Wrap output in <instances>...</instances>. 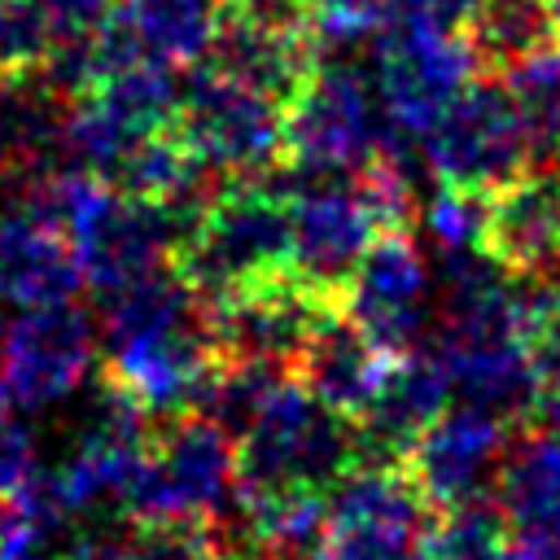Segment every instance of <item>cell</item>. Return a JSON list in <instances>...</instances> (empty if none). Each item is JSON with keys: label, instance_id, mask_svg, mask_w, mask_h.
Listing matches in <instances>:
<instances>
[{"label": "cell", "instance_id": "9c48e42d", "mask_svg": "<svg viewBox=\"0 0 560 560\" xmlns=\"http://www.w3.org/2000/svg\"><path fill=\"white\" fill-rule=\"evenodd\" d=\"M175 70L149 57H114L101 74L70 96V158L101 179H114L122 162L153 136L175 127L179 109Z\"/></svg>", "mask_w": 560, "mask_h": 560}, {"label": "cell", "instance_id": "5bb4252c", "mask_svg": "<svg viewBox=\"0 0 560 560\" xmlns=\"http://www.w3.org/2000/svg\"><path fill=\"white\" fill-rule=\"evenodd\" d=\"M429 298H433V276H429V262H424L411 228H389L363 254V262L346 280L337 306L385 354H407V350H420L429 311H438Z\"/></svg>", "mask_w": 560, "mask_h": 560}, {"label": "cell", "instance_id": "1f68e13d", "mask_svg": "<svg viewBox=\"0 0 560 560\" xmlns=\"http://www.w3.org/2000/svg\"><path fill=\"white\" fill-rule=\"evenodd\" d=\"M18 411V398L0 381V499L18 494L35 477V438Z\"/></svg>", "mask_w": 560, "mask_h": 560}, {"label": "cell", "instance_id": "484cf974", "mask_svg": "<svg viewBox=\"0 0 560 560\" xmlns=\"http://www.w3.org/2000/svg\"><path fill=\"white\" fill-rule=\"evenodd\" d=\"M512 525L494 494L438 508L420 534L416 560H503Z\"/></svg>", "mask_w": 560, "mask_h": 560}, {"label": "cell", "instance_id": "4dcf8cb0", "mask_svg": "<svg viewBox=\"0 0 560 560\" xmlns=\"http://www.w3.org/2000/svg\"><path fill=\"white\" fill-rule=\"evenodd\" d=\"M136 560H223L214 521H158L131 525Z\"/></svg>", "mask_w": 560, "mask_h": 560}, {"label": "cell", "instance_id": "3957f363", "mask_svg": "<svg viewBox=\"0 0 560 560\" xmlns=\"http://www.w3.org/2000/svg\"><path fill=\"white\" fill-rule=\"evenodd\" d=\"M35 184L66 241L74 245L88 284L101 289V298L149 271L171 267L197 223L192 214L136 197L83 166H61Z\"/></svg>", "mask_w": 560, "mask_h": 560}, {"label": "cell", "instance_id": "ac0fdd59", "mask_svg": "<svg viewBox=\"0 0 560 560\" xmlns=\"http://www.w3.org/2000/svg\"><path fill=\"white\" fill-rule=\"evenodd\" d=\"M206 306H210V328L223 359H249V363H271L293 372L315 324L337 302L306 289L289 271L280 280H267L258 289H245L236 298L206 302Z\"/></svg>", "mask_w": 560, "mask_h": 560}, {"label": "cell", "instance_id": "7a4b0ae2", "mask_svg": "<svg viewBox=\"0 0 560 560\" xmlns=\"http://www.w3.org/2000/svg\"><path fill=\"white\" fill-rule=\"evenodd\" d=\"M416 197L402 158H381L363 171H293L289 166V219L293 262L289 271L324 293L341 298L346 280L389 228H411Z\"/></svg>", "mask_w": 560, "mask_h": 560}, {"label": "cell", "instance_id": "8fae6325", "mask_svg": "<svg viewBox=\"0 0 560 560\" xmlns=\"http://www.w3.org/2000/svg\"><path fill=\"white\" fill-rule=\"evenodd\" d=\"M438 184L494 192L534 166L529 136L508 83L477 74L420 140Z\"/></svg>", "mask_w": 560, "mask_h": 560}, {"label": "cell", "instance_id": "e0dca14e", "mask_svg": "<svg viewBox=\"0 0 560 560\" xmlns=\"http://www.w3.org/2000/svg\"><path fill=\"white\" fill-rule=\"evenodd\" d=\"M149 446H153L149 420L105 389V411L79 433V446L70 455H61L52 468L35 472V486L44 490V499L52 503V512L61 521L83 516V512L101 508L105 499L122 503Z\"/></svg>", "mask_w": 560, "mask_h": 560}, {"label": "cell", "instance_id": "74e56055", "mask_svg": "<svg viewBox=\"0 0 560 560\" xmlns=\"http://www.w3.org/2000/svg\"><path fill=\"white\" fill-rule=\"evenodd\" d=\"M4 4H13V0H0V9H4Z\"/></svg>", "mask_w": 560, "mask_h": 560}, {"label": "cell", "instance_id": "4316f807", "mask_svg": "<svg viewBox=\"0 0 560 560\" xmlns=\"http://www.w3.org/2000/svg\"><path fill=\"white\" fill-rule=\"evenodd\" d=\"M503 74H508V92L521 109L534 166H542L547 158H560V39L534 48Z\"/></svg>", "mask_w": 560, "mask_h": 560}, {"label": "cell", "instance_id": "8d00e7d4", "mask_svg": "<svg viewBox=\"0 0 560 560\" xmlns=\"http://www.w3.org/2000/svg\"><path fill=\"white\" fill-rule=\"evenodd\" d=\"M542 4H547V18H551V31L560 39V0H542Z\"/></svg>", "mask_w": 560, "mask_h": 560}, {"label": "cell", "instance_id": "f1b7e54d", "mask_svg": "<svg viewBox=\"0 0 560 560\" xmlns=\"http://www.w3.org/2000/svg\"><path fill=\"white\" fill-rule=\"evenodd\" d=\"M61 525L66 521L31 477L18 494L0 499V560H52V538Z\"/></svg>", "mask_w": 560, "mask_h": 560}, {"label": "cell", "instance_id": "f35d334b", "mask_svg": "<svg viewBox=\"0 0 560 560\" xmlns=\"http://www.w3.org/2000/svg\"><path fill=\"white\" fill-rule=\"evenodd\" d=\"M556 171H560V158H556Z\"/></svg>", "mask_w": 560, "mask_h": 560}, {"label": "cell", "instance_id": "7c38bea8", "mask_svg": "<svg viewBox=\"0 0 560 560\" xmlns=\"http://www.w3.org/2000/svg\"><path fill=\"white\" fill-rule=\"evenodd\" d=\"M96 363V328L74 306L13 311L0 328V381L22 411H48L83 389Z\"/></svg>", "mask_w": 560, "mask_h": 560}, {"label": "cell", "instance_id": "d6a6232c", "mask_svg": "<svg viewBox=\"0 0 560 560\" xmlns=\"http://www.w3.org/2000/svg\"><path fill=\"white\" fill-rule=\"evenodd\" d=\"M481 4L486 0H385V9H389L385 22H433V26L464 31Z\"/></svg>", "mask_w": 560, "mask_h": 560}, {"label": "cell", "instance_id": "d590c367", "mask_svg": "<svg viewBox=\"0 0 560 560\" xmlns=\"http://www.w3.org/2000/svg\"><path fill=\"white\" fill-rule=\"evenodd\" d=\"M503 560H547V556H538L534 547H525V542H516V538H512V542H508V551H503Z\"/></svg>", "mask_w": 560, "mask_h": 560}, {"label": "cell", "instance_id": "5b68a950", "mask_svg": "<svg viewBox=\"0 0 560 560\" xmlns=\"http://www.w3.org/2000/svg\"><path fill=\"white\" fill-rule=\"evenodd\" d=\"M359 464V429L350 416L315 398L298 376L280 381L241 429L236 494L332 490Z\"/></svg>", "mask_w": 560, "mask_h": 560}, {"label": "cell", "instance_id": "d4e9b609", "mask_svg": "<svg viewBox=\"0 0 560 560\" xmlns=\"http://www.w3.org/2000/svg\"><path fill=\"white\" fill-rule=\"evenodd\" d=\"M223 26L219 0H118L114 35L149 61L171 70H192L210 61Z\"/></svg>", "mask_w": 560, "mask_h": 560}, {"label": "cell", "instance_id": "836d02e7", "mask_svg": "<svg viewBox=\"0 0 560 560\" xmlns=\"http://www.w3.org/2000/svg\"><path fill=\"white\" fill-rule=\"evenodd\" d=\"M534 354H538L542 389H547V385H560V302H556V311L547 315V324L538 328V337H534Z\"/></svg>", "mask_w": 560, "mask_h": 560}, {"label": "cell", "instance_id": "4fadbf2b", "mask_svg": "<svg viewBox=\"0 0 560 560\" xmlns=\"http://www.w3.org/2000/svg\"><path fill=\"white\" fill-rule=\"evenodd\" d=\"M429 516L402 464H354L328 490V542L346 560H416Z\"/></svg>", "mask_w": 560, "mask_h": 560}, {"label": "cell", "instance_id": "f546056e", "mask_svg": "<svg viewBox=\"0 0 560 560\" xmlns=\"http://www.w3.org/2000/svg\"><path fill=\"white\" fill-rule=\"evenodd\" d=\"M424 232L433 236V245H438L442 254L481 249V232H486V192L438 184V192H433L429 206H424Z\"/></svg>", "mask_w": 560, "mask_h": 560}, {"label": "cell", "instance_id": "83f0119b", "mask_svg": "<svg viewBox=\"0 0 560 560\" xmlns=\"http://www.w3.org/2000/svg\"><path fill=\"white\" fill-rule=\"evenodd\" d=\"M464 31L477 48L481 70H494V66L508 70L521 57H529L534 48L556 39L542 0H486Z\"/></svg>", "mask_w": 560, "mask_h": 560}, {"label": "cell", "instance_id": "7402d4cb", "mask_svg": "<svg viewBox=\"0 0 560 560\" xmlns=\"http://www.w3.org/2000/svg\"><path fill=\"white\" fill-rule=\"evenodd\" d=\"M494 499L512 525V538L547 560H560V433L529 429L512 438Z\"/></svg>", "mask_w": 560, "mask_h": 560}, {"label": "cell", "instance_id": "44dd1931", "mask_svg": "<svg viewBox=\"0 0 560 560\" xmlns=\"http://www.w3.org/2000/svg\"><path fill=\"white\" fill-rule=\"evenodd\" d=\"M389 363H394V354H385L341 306H328L324 319L315 324L293 376L315 398H324L332 411L359 420L372 407Z\"/></svg>", "mask_w": 560, "mask_h": 560}, {"label": "cell", "instance_id": "30bf717a", "mask_svg": "<svg viewBox=\"0 0 560 560\" xmlns=\"http://www.w3.org/2000/svg\"><path fill=\"white\" fill-rule=\"evenodd\" d=\"M477 70L481 61L468 31L433 22H385L376 31V96L407 140H424Z\"/></svg>", "mask_w": 560, "mask_h": 560}, {"label": "cell", "instance_id": "8992f818", "mask_svg": "<svg viewBox=\"0 0 560 560\" xmlns=\"http://www.w3.org/2000/svg\"><path fill=\"white\" fill-rule=\"evenodd\" d=\"M241 442L206 411L158 424L153 446L122 499L131 525L158 521H219L236 503Z\"/></svg>", "mask_w": 560, "mask_h": 560}, {"label": "cell", "instance_id": "603a6c76", "mask_svg": "<svg viewBox=\"0 0 560 560\" xmlns=\"http://www.w3.org/2000/svg\"><path fill=\"white\" fill-rule=\"evenodd\" d=\"M319 39L311 35V26H289V22H262V18H245V13H223L210 66L280 96L289 105V96L311 79V70L319 66Z\"/></svg>", "mask_w": 560, "mask_h": 560}, {"label": "cell", "instance_id": "9a60e30c", "mask_svg": "<svg viewBox=\"0 0 560 560\" xmlns=\"http://www.w3.org/2000/svg\"><path fill=\"white\" fill-rule=\"evenodd\" d=\"M508 451H512V420L486 407L459 402V407H446L411 442V451L402 455V468L433 508H451V503L494 494Z\"/></svg>", "mask_w": 560, "mask_h": 560}, {"label": "cell", "instance_id": "6da1fadb", "mask_svg": "<svg viewBox=\"0 0 560 560\" xmlns=\"http://www.w3.org/2000/svg\"><path fill=\"white\" fill-rule=\"evenodd\" d=\"M105 389L149 424L201 411L219 368L210 306L171 267L105 293Z\"/></svg>", "mask_w": 560, "mask_h": 560}, {"label": "cell", "instance_id": "52a82bcc", "mask_svg": "<svg viewBox=\"0 0 560 560\" xmlns=\"http://www.w3.org/2000/svg\"><path fill=\"white\" fill-rule=\"evenodd\" d=\"M407 136L385 118L368 74L350 61H319L284 105V158L293 171H363L402 158Z\"/></svg>", "mask_w": 560, "mask_h": 560}, {"label": "cell", "instance_id": "ffe728a7", "mask_svg": "<svg viewBox=\"0 0 560 560\" xmlns=\"http://www.w3.org/2000/svg\"><path fill=\"white\" fill-rule=\"evenodd\" d=\"M481 254L512 276H551L560 267V171L529 166L486 192Z\"/></svg>", "mask_w": 560, "mask_h": 560}, {"label": "cell", "instance_id": "e575fe53", "mask_svg": "<svg viewBox=\"0 0 560 560\" xmlns=\"http://www.w3.org/2000/svg\"><path fill=\"white\" fill-rule=\"evenodd\" d=\"M534 420H538V429L560 433V385H547V389L538 394V402H534Z\"/></svg>", "mask_w": 560, "mask_h": 560}, {"label": "cell", "instance_id": "d6986e66", "mask_svg": "<svg viewBox=\"0 0 560 560\" xmlns=\"http://www.w3.org/2000/svg\"><path fill=\"white\" fill-rule=\"evenodd\" d=\"M451 372L438 350L394 354L372 407L354 420L359 464H402L411 442L451 407Z\"/></svg>", "mask_w": 560, "mask_h": 560}, {"label": "cell", "instance_id": "2e32d148", "mask_svg": "<svg viewBox=\"0 0 560 560\" xmlns=\"http://www.w3.org/2000/svg\"><path fill=\"white\" fill-rule=\"evenodd\" d=\"M88 284L74 245L52 219L39 184H18L0 197V302L9 311L61 306Z\"/></svg>", "mask_w": 560, "mask_h": 560}, {"label": "cell", "instance_id": "ba28073f", "mask_svg": "<svg viewBox=\"0 0 560 560\" xmlns=\"http://www.w3.org/2000/svg\"><path fill=\"white\" fill-rule=\"evenodd\" d=\"M175 136L219 179H249L289 162L284 101L210 61L192 66L179 88Z\"/></svg>", "mask_w": 560, "mask_h": 560}, {"label": "cell", "instance_id": "cb8c5ba5", "mask_svg": "<svg viewBox=\"0 0 560 560\" xmlns=\"http://www.w3.org/2000/svg\"><path fill=\"white\" fill-rule=\"evenodd\" d=\"M35 79H4L0 92V175L13 184L44 179L70 158V101Z\"/></svg>", "mask_w": 560, "mask_h": 560}, {"label": "cell", "instance_id": "277c9868", "mask_svg": "<svg viewBox=\"0 0 560 560\" xmlns=\"http://www.w3.org/2000/svg\"><path fill=\"white\" fill-rule=\"evenodd\" d=\"M289 162L267 175L223 179L175 254V271L201 302H223L280 280L289 276Z\"/></svg>", "mask_w": 560, "mask_h": 560}]
</instances>
